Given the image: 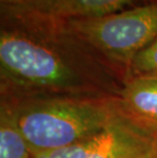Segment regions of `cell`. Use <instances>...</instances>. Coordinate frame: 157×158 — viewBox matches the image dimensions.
Instances as JSON below:
<instances>
[{
    "label": "cell",
    "mask_w": 157,
    "mask_h": 158,
    "mask_svg": "<svg viewBox=\"0 0 157 158\" xmlns=\"http://www.w3.org/2000/svg\"><path fill=\"white\" fill-rule=\"evenodd\" d=\"M1 97H116L125 79L66 27L31 8L1 5Z\"/></svg>",
    "instance_id": "1"
},
{
    "label": "cell",
    "mask_w": 157,
    "mask_h": 158,
    "mask_svg": "<svg viewBox=\"0 0 157 158\" xmlns=\"http://www.w3.org/2000/svg\"><path fill=\"white\" fill-rule=\"evenodd\" d=\"M33 155L63 149L101 131L118 113L115 97H1Z\"/></svg>",
    "instance_id": "2"
},
{
    "label": "cell",
    "mask_w": 157,
    "mask_h": 158,
    "mask_svg": "<svg viewBox=\"0 0 157 158\" xmlns=\"http://www.w3.org/2000/svg\"><path fill=\"white\" fill-rule=\"evenodd\" d=\"M64 23L126 81L134 57L157 37V4Z\"/></svg>",
    "instance_id": "3"
},
{
    "label": "cell",
    "mask_w": 157,
    "mask_h": 158,
    "mask_svg": "<svg viewBox=\"0 0 157 158\" xmlns=\"http://www.w3.org/2000/svg\"><path fill=\"white\" fill-rule=\"evenodd\" d=\"M157 139L119 111L94 135L63 149L34 158H156Z\"/></svg>",
    "instance_id": "4"
},
{
    "label": "cell",
    "mask_w": 157,
    "mask_h": 158,
    "mask_svg": "<svg viewBox=\"0 0 157 158\" xmlns=\"http://www.w3.org/2000/svg\"><path fill=\"white\" fill-rule=\"evenodd\" d=\"M115 99L122 115L157 139V77L126 80Z\"/></svg>",
    "instance_id": "5"
},
{
    "label": "cell",
    "mask_w": 157,
    "mask_h": 158,
    "mask_svg": "<svg viewBox=\"0 0 157 158\" xmlns=\"http://www.w3.org/2000/svg\"><path fill=\"white\" fill-rule=\"evenodd\" d=\"M135 0H57L46 13L58 19L99 18L118 12Z\"/></svg>",
    "instance_id": "6"
},
{
    "label": "cell",
    "mask_w": 157,
    "mask_h": 158,
    "mask_svg": "<svg viewBox=\"0 0 157 158\" xmlns=\"http://www.w3.org/2000/svg\"><path fill=\"white\" fill-rule=\"evenodd\" d=\"M0 158H34L11 114L3 106L0 110Z\"/></svg>",
    "instance_id": "7"
},
{
    "label": "cell",
    "mask_w": 157,
    "mask_h": 158,
    "mask_svg": "<svg viewBox=\"0 0 157 158\" xmlns=\"http://www.w3.org/2000/svg\"><path fill=\"white\" fill-rule=\"evenodd\" d=\"M139 77H157V37L134 57L130 64L128 79Z\"/></svg>",
    "instance_id": "8"
},
{
    "label": "cell",
    "mask_w": 157,
    "mask_h": 158,
    "mask_svg": "<svg viewBox=\"0 0 157 158\" xmlns=\"http://www.w3.org/2000/svg\"><path fill=\"white\" fill-rule=\"evenodd\" d=\"M1 5L19 8H31L45 12L47 9V0H1Z\"/></svg>",
    "instance_id": "9"
},
{
    "label": "cell",
    "mask_w": 157,
    "mask_h": 158,
    "mask_svg": "<svg viewBox=\"0 0 157 158\" xmlns=\"http://www.w3.org/2000/svg\"><path fill=\"white\" fill-rule=\"evenodd\" d=\"M55 1H57V0H47V2H48V5H47V9H46V11L45 12H47V10H48V8L51 6L53 3H54Z\"/></svg>",
    "instance_id": "10"
},
{
    "label": "cell",
    "mask_w": 157,
    "mask_h": 158,
    "mask_svg": "<svg viewBox=\"0 0 157 158\" xmlns=\"http://www.w3.org/2000/svg\"><path fill=\"white\" fill-rule=\"evenodd\" d=\"M156 158H157V157H156Z\"/></svg>",
    "instance_id": "11"
}]
</instances>
